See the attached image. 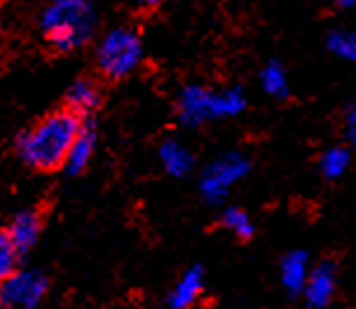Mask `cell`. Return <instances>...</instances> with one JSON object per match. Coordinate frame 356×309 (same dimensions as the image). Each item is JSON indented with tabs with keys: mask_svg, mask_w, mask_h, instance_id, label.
Here are the masks:
<instances>
[{
	"mask_svg": "<svg viewBox=\"0 0 356 309\" xmlns=\"http://www.w3.org/2000/svg\"><path fill=\"white\" fill-rule=\"evenodd\" d=\"M82 124H85V117L75 115L68 108L49 112L17 138V153L24 164L38 172H54L59 167L63 169Z\"/></svg>",
	"mask_w": 356,
	"mask_h": 309,
	"instance_id": "obj_1",
	"label": "cell"
},
{
	"mask_svg": "<svg viewBox=\"0 0 356 309\" xmlns=\"http://www.w3.org/2000/svg\"><path fill=\"white\" fill-rule=\"evenodd\" d=\"M97 8L92 0H44L38 12V31L54 52L85 47L97 31Z\"/></svg>",
	"mask_w": 356,
	"mask_h": 309,
	"instance_id": "obj_2",
	"label": "cell"
},
{
	"mask_svg": "<svg viewBox=\"0 0 356 309\" xmlns=\"http://www.w3.org/2000/svg\"><path fill=\"white\" fill-rule=\"evenodd\" d=\"M246 110V94L241 87L211 90L207 85H186L176 97V117L183 127L195 129L209 122L232 119Z\"/></svg>",
	"mask_w": 356,
	"mask_h": 309,
	"instance_id": "obj_3",
	"label": "cell"
},
{
	"mask_svg": "<svg viewBox=\"0 0 356 309\" xmlns=\"http://www.w3.org/2000/svg\"><path fill=\"white\" fill-rule=\"evenodd\" d=\"M143 61L141 33L131 26H115L101 35L97 45V68L108 80H124Z\"/></svg>",
	"mask_w": 356,
	"mask_h": 309,
	"instance_id": "obj_4",
	"label": "cell"
},
{
	"mask_svg": "<svg viewBox=\"0 0 356 309\" xmlns=\"http://www.w3.org/2000/svg\"><path fill=\"white\" fill-rule=\"evenodd\" d=\"M251 172V160L239 153H222L204 167L200 176V192L209 204H220L234 185Z\"/></svg>",
	"mask_w": 356,
	"mask_h": 309,
	"instance_id": "obj_5",
	"label": "cell"
},
{
	"mask_svg": "<svg viewBox=\"0 0 356 309\" xmlns=\"http://www.w3.org/2000/svg\"><path fill=\"white\" fill-rule=\"evenodd\" d=\"M47 279L40 272L33 269H22L0 283V293H3V302L10 307L22 309H35L47 295Z\"/></svg>",
	"mask_w": 356,
	"mask_h": 309,
	"instance_id": "obj_6",
	"label": "cell"
},
{
	"mask_svg": "<svg viewBox=\"0 0 356 309\" xmlns=\"http://www.w3.org/2000/svg\"><path fill=\"white\" fill-rule=\"evenodd\" d=\"M338 291V269L333 262H321L312 269L302 298L309 309H326Z\"/></svg>",
	"mask_w": 356,
	"mask_h": 309,
	"instance_id": "obj_7",
	"label": "cell"
},
{
	"mask_svg": "<svg viewBox=\"0 0 356 309\" xmlns=\"http://www.w3.org/2000/svg\"><path fill=\"white\" fill-rule=\"evenodd\" d=\"M207 274L202 265H193L178 276V281L167 293V309H190L204 295Z\"/></svg>",
	"mask_w": 356,
	"mask_h": 309,
	"instance_id": "obj_8",
	"label": "cell"
},
{
	"mask_svg": "<svg viewBox=\"0 0 356 309\" xmlns=\"http://www.w3.org/2000/svg\"><path fill=\"white\" fill-rule=\"evenodd\" d=\"M309 256L302 249L289 251L279 262V281H282L284 291L289 295H302L305 286L309 281Z\"/></svg>",
	"mask_w": 356,
	"mask_h": 309,
	"instance_id": "obj_9",
	"label": "cell"
},
{
	"mask_svg": "<svg viewBox=\"0 0 356 309\" xmlns=\"http://www.w3.org/2000/svg\"><path fill=\"white\" fill-rule=\"evenodd\" d=\"M157 160H160L164 174L174 176V178H186L195 167V155L186 143L178 138H167L162 141L160 150H157Z\"/></svg>",
	"mask_w": 356,
	"mask_h": 309,
	"instance_id": "obj_10",
	"label": "cell"
},
{
	"mask_svg": "<svg viewBox=\"0 0 356 309\" xmlns=\"http://www.w3.org/2000/svg\"><path fill=\"white\" fill-rule=\"evenodd\" d=\"M97 143H99V134H97V127H94L89 119H85V124H82L78 138H75V143L71 146V153L66 157V164H63V169H66L68 174H82L85 169L89 167V162H92L94 153H97Z\"/></svg>",
	"mask_w": 356,
	"mask_h": 309,
	"instance_id": "obj_11",
	"label": "cell"
},
{
	"mask_svg": "<svg viewBox=\"0 0 356 309\" xmlns=\"http://www.w3.org/2000/svg\"><path fill=\"white\" fill-rule=\"evenodd\" d=\"M101 106V90L94 80L80 78L75 80L66 92V108L73 110L75 115L80 117H89L94 110Z\"/></svg>",
	"mask_w": 356,
	"mask_h": 309,
	"instance_id": "obj_12",
	"label": "cell"
},
{
	"mask_svg": "<svg viewBox=\"0 0 356 309\" xmlns=\"http://www.w3.org/2000/svg\"><path fill=\"white\" fill-rule=\"evenodd\" d=\"M10 235L15 239L17 249L22 251V256L31 251L33 246L38 244V239H40V232H42V216L40 211L35 209H26L22 213H17L15 218H12L10 223Z\"/></svg>",
	"mask_w": 356,
	"mask_h": 309,
	"instance_id": "obj_13",
	"label": "cell"
},
{
	"mask_svg": "<svg viewBox=\"0 0 356 309\" xmlns=\"http://www.w3.org/2000/svg\"><path fill=\"white\" fill-rule=\"evenodd\" d=\"M260 90H263L270 99L284 101L291 97V82L286 68L279 61H267L260 71Z\"/></svg>",
	"mask_w": 356,
	"mask_h": 309,
	"instance_id": "obj_14",
	"label": "cell"
},
{
	"mask_svg": "<svg viewBox=\"0 0 356 309\" xmlns=\"http://www.w3.org/2000/svg\"><path fill=\"white\" fill-rule=\"evenodd\" d=\"M352 167V148L330 146L319 157V172L326 181H340Z\"/></svg>",
	"mask_w": 356,
	"mask_h": 309,
	"instance_id": "obj_15",
	"label": "cell"
},
{
	"mask_svg": "<svg viewBox=\"0 0 356 309\" xmlns=\"http://www.w3.org/2000/svg\"><path fill=\"white\" fill-rule=\"evenodd\" d=\"M220 225H222V230H227L234 239H241V242L251 239L253 232H256L251 213L239 209V206H227L220 216Z\"/></svg>",
	"mask_w": 356,
	"mask_h": 309,
	"instance_id": "obj_16",
	"label": "cell"
},
{
	"mask_svg": "<svg viewBox=\"0 0 356 309\" xmlns=\"http://www.w3.org/2000/svg\"><path fill=\"white\" fill-rule=\"evenodd\" d=\"M326 49L340 61L356 64V31L354 28H335L326 37Z\"/></svg>",
	"mask_w": 356,
	"mask_h": 309,
	"instance_id": "obj_17",
	"label": "cell"
},
{
	"mask_svg": "<svg viewBox=\"0 0 356 309\" xmlns=\"http://www.w3.org/2000/svg\"><path fill=\"white\" fill-rule=\"evenodd\" d=\"M19 258H22V251L17 249L10 230L0 228V283L5 279H10V276L17 272Z\"/></svg>",
	"mask_w": 356,
	"mask_h": 309,
	"instance_id": "obj_18",
	"label": "cell"
},
{
	"mask_svg": "<svg viewBox=\"0 0 356 309\" xmlns=\"http://www.w3.org/2000/svg\"><path fill=\"white\" fill-rule=\"evenodd\" d=\"M342 136L345 143L356 153V106H349L342 115Z\"/></svg>",
	"mask_w": 356,
	"mask_h": 309,
	"instance_id": "obj_19",
	"label": "cell"
},
{
	"mask_svg": "<svg viewBox=\"0 0 356 309\" xmlns=\"http://www.w3.org/2000/svg\"><path fill=\"white\" fill-rule=\"evenodd\" d=\"M129 3L138 10H152V8H157V5H162L164 0H129Z\"/></svg>",
	"mask_w": 356,
	"mask_h": 309,
	"instance_id": "obj_20",
	"label": "cell"
},
{
	"mask_svg": "<svg viewBox=\"0 0 356 309\" xmlns=\"http://www.w3.org/2000/svg\"><path fill=\"white\" fill-rule=\"evenodd\" d=\"M328 3H333L338 10H349V8H354V5H356V0H328Z\"/></svg>",
	"mask_w": 356,
	"mask_h": 309,
	"instance_id": "obj_21",
	"label": "cell"
},
{
	"mask_svg": "<svg viewBox=\"0 0 356 309\" xmlns=\"http://www.w3.org/2000/svg\"><path fill=\"white\" fill-rule=\"evenodd\" d=\"M0 302H3V293H0Z\"/></svg>",
	"mask_w": 356,
	"mask_h": 309,
	"instance_id": "obj_22",
	"label": "cell"
}]
</instances>
